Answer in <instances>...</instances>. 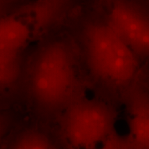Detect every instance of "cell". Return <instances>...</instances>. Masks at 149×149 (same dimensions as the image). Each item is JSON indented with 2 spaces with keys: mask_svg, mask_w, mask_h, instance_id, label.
Listing matches in <instances>:
<instances>
[{
  "mask_svg": "<svg viewBox=\"0 0 149 149\" xmlns=\"http://www.w3.org/2000/svg\"><path fill=\"white\" fill-rule=\"evenodd\" d=\"M99 149H135L128 135L123 136L114 131L104 141Z\"/></svg>",
  "mask_w": 149,
  "mask_h": 149,
  "instance_id": "30bf717a",
  "label": "cell"
},
{
  "mask_svg": "<svg viewBox=\"0 0 149 149\" xmlns=\"http://www.w3.org/2000/svg\"><path fill=\"white\" fill-rule=\"evenodd\" d=\"M35 39L32 26L22 13H17L0 19V59L26 53Z\"/></svg>",
  "mask_w": 149,
  "mask_h": 149,
  "instance_id": "52a82bcc",
  "label": "cell"
},
{
  "mask_svg": "<svg viewBox=\"0 0 149 149\" xmlns=\"http://www.w3.org/2000/svg\"><path fill=\"white\" fill-rule=\"evenodd\" d=\"M26 54L0 59V107L22 109Z\"/></svg>",
  "mask_w": 149,
  "mask_h": 149,
  "instance_id": "ba28073f",
  "label": "cell"
},
{
  "mask_svg": "<svg viewBox=\"0 0 149 149\" xmlns=\"http://www.w3.org/2000/svg\"><path fill=\"white\" fill-rule=\"evenodd\" d=\"M24 112L19 108L0 107V149H3L11 134L22 122Z\"/></svg>",
  "mask_w": 149,
  "mask_h": 149,
  "instance_id": "9c48e42d",
  "label": "cell"
},
{
  "mask_svg": "<svg viewBox=\"0 0 149 149\" xmlns=\"http://www.w3.org/2000/svg\"><path fill=\"white\" fill-rule=\"evenodd\" d=\"M116 120L112 106L84 95L70 104L52 125L70 149H99L115 131Z\"/></svg>",
  "mask_w": 149,
  "mask_h": 149,
  "instance_id": "3957f363",
  "label": "cell"
},
{
  "mask_svg": "<svg viewBox=\"0 0 149 149\" xmlns=\"http://www.w3.org/2000/svg\"><path fill=\"white\" fill-rule=\"evenodd\" d=\"M128 138L135 149H149V89L137 79L124 93Z\"/></svg>",
  "mask_w": 149,
  "mask_h": 149,
  "instance_id": "5b68a950",
  "label": "cell"
},
{
  "mask_svg": "<svg viewBox=\"0 0 149 149\" xmlns=\"http://www.w3.org/2000/svg\"><path fill=\"white\" fill-rule=\"evenodd\" d=\"M83 95L82 74L70 44L58 39H41L26 57L21 106L26 117L53 124Z\"/></svg>",
  "mask_w": 149,
  "mask_h": 149,
  "instance_id": "6da1fadb",
  "label": "cell"
},
{
  "mask_svg": "<svg viewBox=\"0 0 149 149\" xmlns=\"http://www.w3.org/2000/svg\"><path fill=\"white\" fill-rule=\"evenodd\" d=\"M20 6V0H0V19L17 13Z\"/></svg>",
  "mask_w": 149,
  "mask_h": 149,
  "instance_id": "8fae6325",
  "label": "cell"
},
{
  "mask_svg": "<svg viewBox=\"0 0 149 149\" xmlns=\"http://www.w3.org/2000/svg\"><path fill=\"white\" fill-rule=\"evenodd\" d=\"M85 64L93 79L124 93L137 80L139 59L106 23H91L83 31Z\"/></svg>",
  "mask_w": 149,
  "mask_h": 149,
  "instance_id": "7a4b0ae2",
  "label": "cell"
},
{
  "mask_svg": "<svg viewBox=\"0 0 149 149\" xmlns=\"http://www.w3.org/2000/svg\"><path fill=\"white\" fill-rule=\"evenodd\" d=\"M3 149H70L52 124L26 116L11 134Z\"/></svg>",
  "mask_w": 149,
  "mask_h": 149,
  "instance_id": "8992f818",
  "label": "cell"
},
{
  "mask_svg": "<svg viewBox=\"0 0 149 149\" xmlns=\"http://www.w3.org/2000/svg\"><path fill=\"white\" fill-rule=\"evenodd\" d=\"M108 25L139 59H149V17L133 6L118 1L108 14Z\"/></svg>",
  "mask_w": 149,
  "mask_h": 149,
  "instance_id": "277c9868",
  "label": "cell"
}]
</instances>
